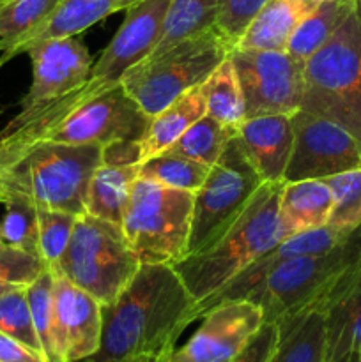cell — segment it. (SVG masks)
<instances>
[{
  "mask_svg": "<svg viewBox=\"0 0 361 362\" xmlns=\"http://www.w3.org/2000/svg\"><path fill=\"white\" fill-rule=\"evenodd\" d=\"M197 300L168 264H140L130 285L103 306V338L94 362H134L168 357L190 324Z\"/></svg>",
  "mask_w": 361,
  "mask_h": 362,
  "instance_id": "6da1fadb",
  "label": "cell"
},
{
  "mask_svg": "<svg viewBox=\"0 0 361 362\" xmlns=\"http://www.w3.org/2000/svg\"><path fill=\"white\" fill-rule=\"evenodd\" d=\"M168 4L170 0H138L127 7L122 25L92 64L87 80L48 105L20 112L0 131V159L30 147L71 112L119 87L124 74L158 46Z\"/></svg>",
  "mask_w": 361,
  "mask_h": 362,
  "instance_id": "7a4b0ae2",
  "label": "cell"
},
{
  "mask_svg": "<svg viewBox=\"0 0 361 362\" xmlns=\"http://www.w3.org/2000/svg\"><path fill=\"white\" fill-rule=\"evenodd\" d=\"M282 184L262 182L239 218L211 247L173 264L197 306L223 288L237 272L282 243L278 221Z\"/></svg>",
  "mask_w": 361,
  "mask_h": 362,
  "instance_id": "3957f363",
  "label": "cell"
},
{
  "mask_svg": "<svg viewBox=\"0 0 361 362\" xmlns=\"http://www.w3.org/2000/svg\"><path fill=\"white\" fill-rule=\"evenodd\" d=\"M101 145L38 141L0 163V180L38 207L85 214L92 173L103 163Z\"/></svg>",
  "mask_w": 361,
  "mask_h": 362,
  "instance_id": "277c9868",
  "label": "cell"
},
{
  "mask_svg": "<svg viewBox=\"0 0 361 362\" xmlns=\"http://www.w3.org/2000/svg\"><path fill=\"white\" fill-rule=\"evenodd\" d=\"M301 108L345 127L361 145V25L353 13L304 62Z\"/></svg>",
  "mask_w": 361,
  "mask_h": 362,
  "instance_id": "5b68a950",
  "label": "cell"
},
{
  "mask_svg": "<svg viewBox=\"0 0 361 362\" xmlns=\"http://www.w3.org/2000/svg\"><path fill=\"white\" fill-rule=\"evenodd\" d=\"M234 52L216 28L145 57L122 76L124 90L147 117H154L205 78Z\"/></svg>",
  "mask_w": 361,
  "mask_h": 362,
  "instance_id": "8992f818",
  "label": "cell"
},
{
  "mask_svg": "<svg viewBox=\"0 0 361 362\" xmlns=\"http://www.w3.org/2000/svg\"><path fill=\"white\" fill-rule=\"evenodd\" d=\"M140 269L120 225L91 214L78 216L73 235L53 274L69 279L110 306Z\"/></svg>",
  "mask_w": 361,
  "mask_h": 362,
  "instance_id": "52a82bcc",
  "label": "cell"
},
{
  "mask_svg": "<svg viewBox=\"0 0 361 362\" xmlns=\"http://www.w3.org/2000/svg\"><path fill=\"white\" fill-rule=\"evenodd\" d=\"M195 193L138 177L131 187L122 230L140 264H168L188 253Z\"/></svg>",
  "mask_w": 361,
  "mask_h": 362,
  "instance_id": "ba28073f",
  "label": "cell"
},
{
  "mask_svg": "<svg viewBox=\"0 0 361 362\" xmlns=\"http://www.w3.org/2000/svg\"><path fill=\"white\" fill-rule=\"evenodd\" d=\"M260 186V177L251 168L234 136L195 193L186 257L211 247L234 225Z\"/></svg>",
  "mask_w": 361,
  "mask_h": 362,
  "instance_id": "9c48e42d",
  "label": "cell"
},
{
  "mask_svg": "<svg viewBox=\"0 0 361 362\" xmlns=\"http://www.w3.org/2000/svg\"><path fill=\"white\" fill-rule=\"evenodd\" d=\"M336 274V250L321 257L292 258L276 265L246 300L260 308L264 324H278L308 308H321Z\"/></svg>",
  "mask_w": 361,
  "mask_h": 362,
  "instance_id": "30bf717a",
  "label": "cell"
},
{
  "mask_svg": "<svg viewBox=\"0 0 361 362\" xmlns=\"http://www.w3.org/2000/svg\"><path fill=\"white\" fill-rule=\"evenodd\" d=\"M239 76L246 106V119L287 113L301 108L304 64L287 52L239 49L230 53Z\"/></svg>",
  "mask_w": 361,
  "mask_h": 362,
  "instance_id": "8fae6325",
  "label": "cell"
},
{
  "mask_svg": "<svg viewBox=\"0 0 361 362\" xmlns=\"http://www.w3.org/2000/svg\"><path fill=\"white\" fill-rule=\"evenodd\" d=\"M149 122L151 117L142 112L140 106L130 98L120 83L119 87L85 103L64 117L38 141L67 145L94 144L105 147L113 141L140 140L147 131Z\"/></svg>",
  "mask_w": 361,
  "mask_h": 362,
  "instance_id": "7c38bea8",
  "label": "cell"
},
{
  "mask_svg": "<svg viewBox=\"0 0 361 362\" xmlns=\"http://www.w3.org/2000/svg\"><path fill=\"white\" fill-rule=\"evenodd\" d=\"M294 145L283 182L328 179L361 166V145L333 120L297 110L292 115Z\"/></svg>",
  "mask_w": 361,
  "mask_h": 362,
  "instance_id": "4fadbf2b",
  "label": "cell"
},
{
  "mask_svg": "<svg viewBox=\"0 0 361 362\" xmlns=\"http://www.w3.org/2000/svg\"><path fill=\"white\" fill-rule=\"evenodd\" d=\"M195 334L168 356V362H229L264 325V315L246 299L225 300L202 315Z\"/></svg>",
  "mask_w": 361,
  "mask_h": 362,
  "instance_id": "5bb4252c",
  "label": "cell"
},
{
  "mask_svg": "<svg viewBox=\"0 0 361 362\" xmlns=\"http://www.w3.org/2000/svg\"><path fill=\"white\" fill-rule=\"evenodd\" d=\"M32 62V83L21 99L20 112H32L67 94L87 80L94 64L87 46L76 37H53L25 49Z\"/></svg>",
  "mask_w": 361,
  "mask_h": 362,
  "instance_id": "9a60e30c",
  "label": "cell"
},
{
  "mask_svg": "<svg viewBox=\"0 0 361 362\" xmlns=\"http://www.w3.org/2000/svg\"><path fill=\"white\" fill-rule=\"evenodd\" d=\"M347 233L340 232V230L333 228V226L326 225L321 228L308 230V232L297 233V235L287 237L282 243L276 244L271 251H268L265 255H262L260 258H257L255 262H251L248 267H244L243 271L237 272L229 283H227L223 288H219L214 296H211L209 299H205L204 303H200L197 306V315L198 320H200L202 315L207 310H211L212 306L219 303H225V300H239L246 299L248 293L251 290L257 288L262 281H264L265 276L276 267V265L283 264L287 260H292V258L299 257H321V255L331 253L333 250L342 244V240L345 239Z\"/></svg>",
  "mask_w": 361,
  "mask_h": 362,
  "instance_id": "2e32d148",
  "label": "cell"
},
{
  "mask_svg": "<svg viewBox=\"0 0 361 362\" xmlns=\"http://www.w3.org/2000/svg\"><path fill=\"white\" fill-rule=\"evenodd\" d=\"M53 306L66 362L98 354L103 338V304L60 274H53Z\"/></svg>",
  "mask_w": 361,
  "mask_h": 362,
  "instance_id": "e0dca14e",
  "label": "cell"
},
{
  "mask_svg": "<svg viewBox=\"0 0 361 362\" xmlns=\"http://www.w3.org/2000/svg\"><path fill=\"white\" fill-rule=\"evenodd\" d=\"M292 115L250 117L237 129V145L262 182H283L294 145Z\"/></svg>",
  "mask_w": 361,
  "mask_h": 362,
  "instance_id": "ac0fdd59",
  "label": "cell"
},
{
  "mask_svg": "<svg viewBox=\"0 0 361 362\" xmlns=\"http://www.w3.org/2000/svg\"><path fill=\"white\" fill-rule=\"evenodd\" d=\"M333 193L324 179L283 182L278 197V221L283 239L321 228L329 223Z\"/></svg>",
  "mask_w": 361,
  "mask_h": 362,
  "instance_id": "d6986e66",
  "label": "cell"
},
{
  "mask_svg": "<svg viewBox=\"0 0 361 362\" xmlns=\"http://www.w3.org/2000/svg\"><path fill=\"white\" fill-rule=\"evenodd\" d=\"M317 0H269L258 13L246 34L239 41V49H275L285 52L289 39L306 14L317 7Z\"/></svg>",
  "mask_w": 361,
  "mask_h": 362,
  "instance_id": "ffe728a7",
  "label": "cell"
},
{
  "mask_svg": "<svg viewBox=\"0 0 361 362\" xmlns=\"http://www.w3.org/2000/svg\"><path fill=\"white\" fill-rule=\"evenodd\" d=\"M276 325L278 341L269 362H324L326 317L322 308H308Z\"/></svg>",
  "mask_w": 361,
  "mask_h": 362,
  "instance_id": "44dd1931",
  "label": "cell"
},
{
  "mask_svg": "<svg viewBox=\"0 0 361 362\" xmlns=\"http://www.w3.org/2000/svg\"><path fill=\"white\" fill-rule=\"evenodd\" d=\"M205 113H207V108H205V99L200 87L184 92L165 110L156 113L149 122L144 138L138 140L142 163L152 156L165 152Z\"/></svg>",
  "mask_w": 361,
  "mask_h": 362,
  "instance_id": "7402d4cb",
  "label": "cell"
},
{
  "mask_svg": "<svg viewBox=\"0 0 361 362\" xmlns=\"http://www.w3.org/2000/svg\"><path fill=\"white\" fill-rule=\"evenodd\" d=\"M326 317L324 361L361 356V285L350 286L322 304Z\"/></svg>",
  "mask_w": 361,
  "mask_h": 362,
  "instance_id": "603a6c76",
  "label": "cell"
},
{
  "mask_svg": "<svg viewBox=\"0 0 361 362\" xmlns=\"http://www.w3.org/2000/svg\"><path fill=\"white\" fill-rule=\"evenodd\" d=\"M140 165H99L88 182L85 212L122 226L130 204L131 187L138 179Z\"/></svg>",
  "mask_w": 361,
  "mask_h": 362,
  "instance_id": "cb8c5ba5",
  "label": "cell"
},
{
  "mask_svg": "<svg viewBox=\"0 0 361 362\" xmlns=\"http://www.w3.org/2000/svg\"><path fill=\"white\" fill-rule=\"evenodd\" d=\"M138 0H60L46 23L21 46L20 53L30 45L53 37L78 35L117 11H126Z\"/></svg>",
  "mask_w": 361,
  "mask_h": 362,
  "instance_id": "d4e9b609",
  "label": "cell"
},
{
  "mask_svg": "<svg viewBox=\"0 0 361 362\" xmlns=\"http://www.w3.org/2000/svg\"><path fill=\"white\" fill-rule=\"evenodd\" d=\"M60 0H7L0 6V66L46 23Z\"/></svg>",
  "mask_w": 361,
  "mask_h": 362,
  "instance_id": "484cf974",
  "label": "cell"
},
{
  "mask_svg": "<svg viewBox=\"0 0 361 362\" xmlns=\"http://www.w3.org/2000/svg\"><path fill=\"white\" fill-rule=\"evenodd\" d=\"M353 0H329L317 4L292 32L285 52L299 62H306L319 48L328 42L342 21L353 13Z\"/></svg>",
  "mask_w": 361,
  "mask_h": 362,
  "instance_id": "4316f807",
  "label": "cell"
},
{
  "mask_svg": "<svg viewBox=\"0 0 361 362\" xmlns=\"http://www.w3.org/2000/svg\"><path fill=\"white\" fill-rule=\"evenodd\" d=\"M200 90L205 99L207 115L227 127L239 129L241 124L246 120V106L239 76L230 55L205 78Z\"/></svg>",
  "mask_w": 361,
  "mask_h": 362,
  "instance_id": "83f0119b",
  "label": "cell"
},
{
  "mask_svg": "<svg viewBox=\"0 0 361 362\" xmlns=\"http://www.w3.org/2000/svg\"><path fill=\"white\" fill-rule=\"evenodd\" d=\"M216 11L218 0H170L161 37L151 55L214 28Z\"/></svg>",
  "mask_w": 361,
  "mask_h": 362,
  "instance_id": "f1b7e54d",
  "label": "cell"
},
{
  "mask_svg": "<svg viewBox=\"0 0 361 362\" xmlns=\"http://www.w3.org/2000/svg\"><path fill=\"white\" fill-rule=\"evenodd\" d=\"M236 129L227 127L225 124L218 122L205 113L165 152L195 159L207 166H214L225 152L227 145L236 136Z\"/></svg>",
  "mask_w": 361,
  "mask_h": 362,
  "instance_id": "f546056e",
  "label": "cell"
},
{
  "mask_svg": "<svg viewBox=\"0 0 361 362\" xmlns=\"http://www.w3.org/2000/svg\"><path fill=\"white\" fill-rule=\"evenodd\" d=\"M35 334L41 343V352L46 362H66L57 327L55 306H53V272L45 271L27 288Z\"/></svg>",
  "mask_w": 361,
  "mask_h": 362,
  "instance_id": "4dcf8cb0",
  "label": "cell"
},
{
  "mask_svg": "<svg viewBox=\"0 0 361 362\" xmlns=\"http://www.w3.org/2000/svg\"><path fill=\"white\" fill-rule=\"evenodd\" d=\"M212 166L198 163L183 156L161 152L140 163L138 177L173 189L197 193L207 179Z\"/></svg>",
  "mask_w": 361,
  "mask_h": 362,
  "instance_id": "1f68e13d",
  "label": "cell"
},
{
  "mask_svg": "<svg viewBox=\"0 0 361 362\" xmlns=\"http://www.w3.org/2000/svg\"><path fill=\"white\" fill-rule=\"evenodd\" d=\"M2 204L6 205V212L0 221V228H2L7 246L28 251L39 257L38 205L23 194L7 189L4 193Z\"/></svg>",
  "mask_w": 361,
  "mask_h": 362,
  "instance_id": "d6a6232c",
  "label": "cell"
},
{
  "mask_svg": "<svg viewBox=\"0 0 361 362\" xmlns=\"http://www.w3.org/2000/svg\"><path fill=\"white\" fill-rule=\"evenodd\" d=\"M333 193L329 226L340 232H353L361 225V166L324 179Z\"/></svg>",
  "mask_w": 361,
  "mask_h": 362,
  "instance_id": "836d02e7",
  "label": "cell"
},
{
  "mask_svg": "<svg viewBox=\"0 0 361 362\" xmlns=\"http://www.w3.org/2000/svg\"><path fill=\"white\" fill-rule=\"evenodd\" d=\"M76 219L78 216L69 214V212L38 207L39 257L52 272H55L59 267L60 258L73 235Z\"/></svg>",
  "mask_w": 361,
  "mask_h": 362,
  "instance_id": "e575fe53",
  "label": "cell"
},
{
  "mask_svg": "<svg viewBox=\"0 0 361 362\" xmlns=\"http://www.w3.org/2000/svg\"><path fill=\"white\" fill-rule=\"evenodd\" d=\"M0 332L42 354L41 343L35 334L34 320H32L27 288L13 290L0 296Z\"/></svg>",
  "mask_w": 361,
  "mask_h": 362,
  "instance_id": "d590c367",
  "label": "cell"
},
{
  "mask_svg": "<svg viewBox=\"0 0 361 362\" xmlns=\"http://www.w3.org/2000/svg\"><path fill=\"white\" fill-rule=\"evenodd\" d=\"M268 2L269 0H218L214 28L236 49L248 27Z\"/></svg>",
  "mask_w": 361,
  "mask_h": 362,
  "instance_id": "8d00e7d4",
  "label": "cell"
},
{
  "mask_svg": "<svg viewBox=\"0 0 361 362\" xmlns=\"http://www.w3.org/2000/svg\"><path fill=\"white\" fill-rule=\"evenodd\" d=\"M45 271H48V267L38 255L7 244L0 253V279L16 288H28Z\"/></svg>",
  "mask_w": 361,
  "mask_h": 362,
  "instance_id": "74e56055",
  "label": "cell"
},
{
  "mask_svg": "<svg viewBox=\"0 0 361 362\" xmlns=\"http://www.w3.org/2000/svg\"><path fill=\"white\" fill-rule=\"evenodd\" d=\"M336 257H338V274H336L331 288L326 293L322 304L329 297L336 296L350 286L361 285V225L347 233L342 244L336 247Z\"/></svg>",
  "mask_w": 361,
  "mask_h": 362,
  "instance_id": "f35d334b",
  "label": "cell"
},
{
  "mask_svg": "<svg viewBox=\"0 0 361 362\" xmlns=\"http://www.w3.org/2000/svg\"><path fill=\"white\" fill-rule=\"evenodd\" d=\"M278 341V325L264 324L246 346L229 362H269Z\"/></svg>",
  "mask_w": 361,
  "mask_h": 362,
  "instance_id": "ab89813d",
  "label": "cell"
},
{
  "mask_svg": "<svg viewBox=\"0 0 361 362\" xmlns=\"http://www.w3.org/2000/svg\"><path fill=\"white\" fill-rule=\"evenodd\" d=\"M101 158L103 165H140V145H138V140L113 141L103 147Z\"/></svg>",
  "mask_w": 361,
  "mask_h": 362,
  "instance_id": "60d3db41",
  "label": "cell"
},
{
  "mask_svg": "<svg viewBox=\"0 0 361 362\" xmlns=\"http://www.w3.org/2000/svg\"><path fill=\"white\" fill-rule=\"evenodd\" d=\"M0 362H46L42 354L0 332Z\"/></svg>",
  "mask_w": 361,
  "mask_h": 362,
  "instance_id": "b9f144b4",
  "label": "cell"
},
{
  "mask_svg": "<svg viewBox=\"0 0 361 362\" xmlns=\"http://www.w3.org/2000/svg\"><path fill=\"white\" fill-rule=\"evenodd\" d=\"M324 362H361V356H357V354H349V356H343V357H338V359H331Z\"/></svg>",
  "mask_w": 361,
  "mask_h": 362,
  "instance_id": "7bdbcfd3",
  "label": "cell"
},
{
  "mask_svg": "<svg viewBox=\"0 0 361 362\" xmlns=\"http://www.w3.org/2000/svg\"><path fill=\"white\" fill-rule=\"evenodd\" d=\"M13 290H21V288H16V286L9 285V283H6V281H4V279H0V296H4V293L13 292Z\"/></svg>",
  "mask_w": 361,
  "mask_h": 362,
  "instance_id": "ee69618b",
  "label": "cell"
},
{
  "mask_svg": "<svg viewBox=\"0 0 361 362\" xmlns=\"http://www.w3.org/2000/svg\"><path fill=\"white\" fill-rule=\"evenodd\" d=\"M353 4H354V14H356L357 21H360L361 25V0H353Z\"/></svg>",
  "mask_w": 361,
  "mask_h": 362,
  "instance_id": "f6af8a7d",
  "label": "cell"
},
{
  "mask_svg": "<svg viewBox=\"0 0 361 362\" xmlns=\"http://www.w3.org/2000/svg\"><path fill=\"white\" fill-rule=\"evenodd\" d=\"M134 362H168V357H158V359H140V361H134Z\"/></svg>",
  "mask_w": 361,
  "mask_h": 362,
  "instance_id": "bcb514c9",
  "label": "cell"
},
{
  "mask_svg": "<svg viewBox=\"0 0 361 362\" xmlns=\"http://www.w3.org/2000/svg\"><path fill=\"white\" fill-rule=\"evenodd\" d=\"M4 247H6V240H4L2 228H0V253H2V251H4Z\"/></svg>",
  "mask_w": 361,
  "mask_h": 362,
  "instance_id": "7dc6e473",
  "label": "cell"
},
{
  "mask_svg": "<svg viewBox=\"0 0 361 362\" xmlns=\"http://www.w3.org/2000/svg\"><path fill=\"white\" fill-rule=\"evenodd\" d=\"M4 193H6V187H4L2 180H0V204H2V200H4Z\"/></svg>",
  "mask_w": 361,
  "mask_h": 362,
  "instance_id": "c3c4849f",
  "label": "cell"
},
{
  "mask_svg": "<svg viewBox=\"0 0 361 362\" xmlns=\"http://www.w3.org/2000/svg\"><path fill=\"white\" fill-rule=\"evenodd\" d=\"M81 362H94L92 359H85V361H81Z\"/></svg>",
  "mask_w": 361,
  "mask_h": 362,
  "instance_id": "681fc988",
  "label": "cell"
},
{
  "mask_svg": "<svg viewBox=\"0 0 361 362\" xmlns=\"http://www.w3.org/2000/svg\"><path fill=\"white\" fill-rule=\"evenodd\" d=\"M7 2V0H0V6H2V4H6Z\"/></svg>",
  "mask_w": 361,
  "mask_h": 362,
  "instance_id": "f907efd6",
  "label": "cell"
},
{
  "mask_svg": "<svg viewBox=\"0 0 361 362\" xmlns=\"http://www.w3.org/2000/svg\"><path fill=\"white\" fill-rule=\"evenodd\" d=\"M317 2H329V0H317Z\"/></svg>",
  "mask_w": 361,
  "mask_h": 362,
  "instance_id": "816d5d0a",
  "label": "cell"
}]
</instances>
